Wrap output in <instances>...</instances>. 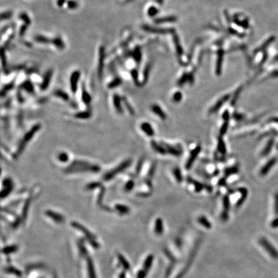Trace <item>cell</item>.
<instances>
[{"label": "cell", "instance_id": "cell-1", "mask_svg": "<svg viewBox=\"0 0 278 278\" xmlns=\"http://www.w3.org/2000/svg\"><path fill=\"white\" fill-rule=\"evenodd\" d=\"M100 170L101 168L98 165L93 164L88 162L77 160L72 162L69 166L64 169V172L67 174L85 173V172L96 173L100 171Z\"/></svg>", "mask_w": 278, "mask_h": 278}, {"label": "cell", "instance_id": "cell-2", "mask_svg": "<svg viewBox=\"0 0 278 278\" xmlns=\"http://www.w3.org/2000/svg\"><path fill=\"white\" fill-rule=\"evenodd\" d=\"M41 125L40 124H39V123L36 124L35 125H33L29 131H28L25 134V135L22 138V140L20 141V142L19 143L16 151L15 152L14 156L16 158L18 157L23 153L26 146V145L28 144V143L32 140L33 137H34L36 133H37V132L41 129Z\"/></svg>", "mask_w": 278, "mask_h": 278}, {"label": "cell", "instance_id": "cell-3", "mask_svg": "<svg viewBox=\"0 0 278 278\" xmlns=\"http://www.w3.org/2000/svg\"><path fill=\"white\" fill-rule=\"evenodd\" d=\"M132 163L131 159H127L122 162H121L118 165H117V167L114 168L113 169H111L110 171H108L107 173H106L102 178L104 181H110L111 180L114 178L118 174L121 173L122 172L124 171L127 168H128L131 164Z\"/></svg>", "mask_w": 278, "mask_h": 278}, {"label": "cell", "instance_id": "cell-4", "mask_svg": "<svg viewBox=\"0 0 278 278\" xmlns=\"http://www.w3.org/2000/svg\"><path fill=\"white\" fill-rule=\"evenodd\" d=\"M81 72L79 70L74 71L70 75V90L73 94H76L78 90V84L80 80Z\"/></svg>", "mask_w": 278, "mask_h": 278}, {"label": "cell", "instance_id": "cell-5", "mask_svg": "<svg viewBox=\"0 0 278 278\" xmlns=\"http://www.w3.org/2000/svg\"><path fill=\"white\" fill-rule=\"evenodd\" d=\"M202 151V147L201 145H198L196 147H195L193 150L191 151L189 156L188 158V160L185 163V168L187 169H189L191 168V167L193 166V165L197 158L198 155L200 154V153Z\"/></svg>", "mask_w": 278, "mask_h": 278}, {"label": "cell", "instance_id": "cell-6", "mask_svg": "<svg viewBox=\"0 0 278 278\" xmlns=\"http://www.w3.org/2000/svg\"><path fill=\"white\" fill-rule=\"evenodd\" d=\"M260 243L262 247L266 250L267 252L270 254V256L274 259L278 258V253L276 249L270 244V243L264 237H261L260 240Z\"/></svg>", "mask_w": 278, "mask_h": 278}, {"label": "cell", "instance_id": "cell-7", "mask_svg": "<svg viewBox=\"0 0 278 278\" xmlns=\"http://www.w3.org/2000/svg\"><path fill=\"white\" fill-rule=\"evenodd\" d=\"M230 98V95L227 94V95H225L222 97H221L220 99H218L217 102L210 108V110L209 111V114H214V113H216V112H217L225 104V103L229 100Z\"/></svg>", "mask_w": 278, "mask_h": 278}, {"label": "cell", "instance_id": "cell-8", "mask_svg": "<svg viewBox=\"0 0 278 278\" xmlns=\"http://www.w3.org/2000/svg\"><path fill=\"white\" fill-rule=\"evenodd\" d=\"M98 77L101 79L103 75V70H104V59H105V54H104V48L103 47H101L99 49V54H98Z\"/></svg>", "mask_w": 278, "mask_h": 278}, {"label": "cell", "instance_id": "cell-9", "mask_svg": "<svg viewBox=\"0 0 278 278\" xmlns=\"http://www.w3.org/2000/svg\"><path fill=\"white\" fill-rule=\"evenodd\" d=\"M71 226L74 228H75L76 229H78L79 230H80V231L82 232V233H83L86 235V236L89 238L90 241L94 240L95 236H94V234H92L90 233V231L88 229H87V228H86L84 226H83V225H81V223H79L75 222H71Z\"/></svg>", "mask_w": 278, "mask_h": 278}, {"label": "cell", "instance_id": "cell-10", "mask_svg": "<svg viewBox=\"0 0 278 278\" xmlns=\"http://www.w3.org/2000/svg\"><path fill=\"white\" fill-rule=\"evenodd\" d=\"M223 210L221 218L223 221H226L229 218V210L230 209V199L227 195H226L223 198Z\"/></svg>", "mask_w": 278, "mask_h": 278}, {"label": "cell", "instance_id": "cell-11", "mask_svg": "<svg viewBox=\"0 0 278 278\" xmlns=\"http://www.w3.org/2000/svg\"><path fill=\"white\" fill-rule=\"evenodd\" d=\"M162 144L163 145V146L164 147L165 150H166L167 153H169L171 155H173L175 156H179L182 153V149L177 148L176 147L173 146V145L165 142H162Z\"/></svg>", "mask_w": 278, "mask_h": 278}, {"label": "cell", "instance_id": "cell-12", "mask_svg": "<svg viewBox=\"0 0 278 278\" xmlns=\"http://www.w3.org/2000/svg\"><path fill=\"white\" fill-rule=\"evenodd\" d=\"M53 75V71L52 70H49L47 71L46 72V74H44L42 83L40 85V89L42 91H44L46 90H47L48 88V86L50 83L51 81V79Z\"/></svg>", "mask_w": 278, "mask_h": 278}, {"label": "cell", "instance_id": "cell-13", "mask_svg": "<svg viewBox=\"0 0 278 278\" xmlns=\"http://www.w3.org/2000/svg\"><path fill=\"white\" fill-rule=\"evenodd\" d=\"M122 102V97L118 95V94H114L113 95V104L114 106V108L116 111L119 114H122L123 113Z\"/></svg>", "mask_w": 278, "mask_h": 278}, {"label": "cell", "instance_id": "cell-14", "mask_svg": "<svg viewBox=\"0 0 278 278\" xmlns=\"http://www.w3.org/2000/svg\"><path fill=\"white\" fill-rule=\"evenodd\" d=\"M141 129L144 133L148 137H152L155 135V132L152 125L147 122H144L141 125Z\"/></svg>", "mask_w": 278, "mask_h": 278}, {"label": "cell", "instance_id": "cell-15", "mask_svg": "<svg viewBox=\"0 0 278 278\" xmlns=\"http://www.w3.org/2000/svg\"><path fill=\"white\" fill-rule=\"evenodd\" d=\"M45 214L57 223H62L64 220V218L63 215L51 210H46Z\"/></svg>", "mask_w": 278, "mask_h": 278}, {"label": "cell", "instance_id": "cell-16", "mask_svg": "<svg viewBox=\"0 0 278 278\" xmlns=\"http://www.w3.org/2000/svg\"><path fill=\"white\" fill-rule=\"evenodd\" d=\"M151 111H153L156 115H157L158 117H160L162 120H165V119H166L167 115L159 105L153 104L151 106Z\"/></svg>", "mask_w": 278, "mask_h": 278}, {"label": "cell", "instance_id": "cell-17", "mask_svg": "<svg viewBox=\"0 0 278 278\" xmlns=\"http://www.w3.org/2000/svg\"><path fill=\"white\" fill-rule=\"evenodd\" d=\"M151 145L153 149L158 153L161 155H165V153H167L166 150H165L162 144L158 143L155 141H152L151 142Z\"/></svg>", "mask_w": 278, "mask_h": 278}, {"label": "cell", "instance_id": "cell-18", "mask_svg": "<svg viewBox=\"0 0 278 278\" xmlns=\"http://www.w3.org/2000/svg\"><path fill=\"white\" fill-rule=\"evenodd\" d=\"M237 191L240 192V193H241V196L240 197V198L239 200H238V201L237 202L236 204V207H240L241 205L244 203L245 200H246V198L247 197V195H248V191L247 190V189L245 188H244V187H240L237 189Z\"/></svg>", "mask_w": 278, "mask_h": 278}, {"label": "cell", "instance_id": "cell-19", "mask_svg": "<svg viewBox=\"0 0 278 278\" xmlns=\"http://www.w3.org/2000/svg\"><path fill=\"white\" fill-rule=\"evenodd\" d=\"M81 99L82 101L84 104H86L87 106H89L91 102V97L90 94L85 89L84 86L82 87V91H81Z\"/></svg>", "mask_w": 278, "mask_h": 278}, {"label": "cell", "instance_id": "cell-20", "mask_svg": "<svg viewBox=\"0 0 278 278\" xmlns=\"http://www.w3.org/2000/svg\"><path fill=\"white\" fill-rule=\"evenodd\" d=\"M54 95L56 97H58L59 98L62 99V100L64 101H68L70 100V96L67 93L65 92L64 91H63L62 90H60V89L55 90L54 91Z\"/></svg>", "mask_w": 278, "mask_h": 278}, {"label": "cell", "instance_id": "cell-21", "mask_svg": "<svg viewBox=\"0 0 278 278\" xmlns=\"http://www.w3.org/2000/svg\"><path fill=\"white\" fill-rule=\"evenodd\" d=\"M87 265L89 273V278H97L94 263H93V261L90 257H88L87 259Z\"/></svg>", "mask_w": 278, "mask_h": 278}, {"label": "cell", "instance_id": "cell-22", "mask_svg": "<svg viewBox=\"0 0 278 278\" xmlns=\"http://www.w3.org/2000/svg\"><path fill=\"white\" fill-rule=\"evenodd\" d=\"M21 87L23 90H25L26 91H27L29 94H33L34 93V85H33L32 83L29 81V80H26L21 85Z\"/></svg>", "mask_w": 278, "mask_h": 278}, {"label": "cell", "instance_id": "cell-23", "mask_svg": "<svg viewBox=\"0 0 278 278\" xmlns=\"http://www.w3.org/2000/svg\"><path fill=\"white\" fill-rule=\"evenodd\" d=\"M155 233L158 235H161L164 233L163 221L161 218H157L155 222Z\"/></svg>", "mask_w": 278, "mask_h": 278}, {"label": "cell", "instance_id": "cell-24", "mask_svg": "<svg viewBox=\"0 0 278 278\" xmlns=\"http://www.w3.org/2000/svg\"><path fill=\"white\" fill-rule=\"evenodd\" d=\"M217 148H218V151H219L222 154L225 155L227 153V148H226V144H225L223 138H222V136H220L219 137H218Z\"/></svg>", "mask_w": 278, "mask_h": 278}, {"label": "cell", "instance_id": "cell-25", "mask_svg": "<svg viewBox=\"0 0 278 278\" xmlns=\"http://www.w3.org/2000/svg\"><path fill=\"white\" fill-rule=\"evenodd\" d=\"M187 181L189 183H192V184L193 185V186H194L195 189V191L197 192V193H199V192L202 191V190L204 188L203 184H202V183L198 182V181H196L195 180H193V178H188Z\"/></svg>", "mask_w": 278, "mask_h": 278}, {"label": "cell", "instance_id": "cell-26", "mask_svg": "<svg viewBox=\"0 0 278 278\" xmlns=\"http://www.w3.org/2000/svg\"><path fill=\"white\" fill-rule=\"evenodd\" d=\"M91 116V112L90 110L77 112L75 114L74 117L79 119H88Z\"/></svg>", "mask_w": 278, "mask_h": 278}, {"label": "cell", "instance_id": "cell-27", "mask_svg": "<svg viewBox=\"0 0 278 278\" xmlns=\"http://www.w3.org/2000/svg\"><path fill=\"white\" fill-rule=\"evenodd\" d=\"M13 188H14V184L9 185V186L3 187V189L1 191V194H0L2 199H3V198L7 197L11 193V192L13 190Z\"/></svg>", "mask_w": 278, "mask_h": 278}, {"label": "cell", "instance_id": "cell-28", "mask_svg": "<svg viewBox=\"0 0 278 278\" xmlns=\"http://www.w3.org/2000/svg\"><path fill=\"white\" fill-rule=\"evenodd\" d=\"M122 83V79L119 77H117L116 78H115L114 79H113V80H112L108 84V88L109 89H114V88H115L118 87H119V86H120Z\"/></svg>", "mask_w": 278, "mask_h": 278}, {"label": "cell", "instance_id": "cell-29", "mask_svg": "<svg viewBox=\"0 0 278 278\" xmlns=\"http://www.w3.org/2000/svg\"><path fill=\"white\" fill-rule=\"evenodd\" d=\"M173 174L176 179V181L178 183H181L183 181V176L181 170L179 168H175L173 170Z\"/></svg>", "mask_w": 278, "mask_h": 278}, {"label": "cell", "instance_id": "cell-30", "mask_svg": "<svg viewBox=\"0 0 278 278\" xmlns=\"http://www.w3.org/2000/svg\"><path fill=\"white\" fill-rule=\"evenodd\" d=\"M153 255H149L146 259H145L144 263V269L146 270L147 272L150 270L151 267L153 264Z\"/></svg>", "mask_w": 278, "mask_h": 278}, {"label": "cell", "instance_id": "cell-31", "mask_svg": "<svg viewBox=\"0 0 278 278\" xmlns=\"http://www.w3.org/2000/svg\"><path fill=\"white\" fill-rule=\"evenodd\" d=\"M274 159H271L268 162H267L265 165H264L263 168H262L261 169V175H264L265 174H267L269 171L270 169L272 168V166L274 165Z\"/></svg>", "mask_w": 278, "mask_h": 278}, {"label": "cell", "instance_id": "cell-32", "mask_svg": "<svg viewBox=\"0 0 278 278\" xmlns=\"http://www.w3.org/2000/svg\"><path fill=\"white\" fill-rule=\"evenodd\" d=\"M57 160L61 163H66L69 160V155L67 152H60L57 156Z\"/></svg>", "mask_w": 278, "mask_h": 278}, {"label": "cell", "instance_id": "cell-33", "mask_svg": "<svg viewBox=\"0 0 278 278\" xmlns=\"http://www.w3.org/2000/svg\"><path fill=\"white\" fill-rule=\"evenodd\" d=\"M198 222H199L202 226H203L204 227H206V229H210L212 227V225L211 223L209 222V221L207 219V218L203 216H200L199 218H198Z\"/></svg>", "mask_w": 278, "mask_h": 278}, {"label": "cell", "instance_id": "cell-34", "mask_svg": "<svg viewBox=\"0 0 278 278\" xmlns=\"http://www.w3.org/2000/svg\"><path fill=\"white\" fill-rule=\"evenodd\" d=\"M115 209L121 214H128L129 212V208L126 206L121 204H116L115 206Z\"/></svg>", "mask_w": 278, "mask_h": 278}, {"label": "cell", "instance_id": "cell-35", "mask_svg": "<svg viewBox=\"0 0 278 278\" xmlns=\"http://www.w3.org/2000/svg\"><path fill=\"white\" fill-rule=\"evenodd\" d=\"M52 43L54 44L56 47L59 49H63L64 48V44L60 37H55L52 39Z\"/></svg>", "mask_w": 278, "mask_h": 278}, {"label": "cell", "instance_id": "cell-36", "mask_svg": "<svg viewBox=\"0 0 278 278\" xmlns=\"http://www.w3.org/2000/svg\"><path fill=\"white\" fill-rule=\"evenodd\" d=\"M14 83H10L8 84H6L5 85V87L2 88V91H1V95L2 97H3L4 95H5L6 94H7V93L10 91L11 90L13 89V88H14Z\"/></svg>", "mask_w": 278, "mask_h": 278}, {"label": "cell", "instance_id": "cell-37", "mask_svg": "<svg viewBox=\"0 0 278 278\" xmlns=\"http://www.w3.org/2000/svg\"><path fill=\"white\" fill-rule=\"evenodd\" d=\"M118 259L120 261L121 263L122 264V266L125 270H129L130 268V265L129 263L128 262V261L125 259V257L121 254H118Z\"/></svg>", "mask_w": 278, "mask_h": 278}, {"label": "cell", "instance_id": "cell-38", "mask_svg": "<svg viewBox=\"0 0 278 278\" xmlns=\"http://www.w3.org/2000/svg\"><path fill=\"white\" fill-rule=\"evenodd\" d=\"M35 40L40 43L43 44H48L50 43H52V39H50L49 38L44 37L43 36H37L35 37Z\"/></svg>", "mask_w": 278, "mask_h": 278}, {"label": "cell", "instance_id": "cell-39", "mask_svg": "<svg viewBox=\"0 0 278 278\" xmlns=\"http://www.w3.org/2000/svg\"><path fill=\"white\" fill-rule=\"evenodd\" d=\"M122 102H123V103H124V104L125 106V107L126 108V109L129 111V113L131 115H135V111H134L133 108H132L131 106L130 105L129 102L127 100V98H125V97H122Z\"/></svg>", "mask_w": 278, "mask_h": 278}, {"label": "cell", "instance_id": "cell-40", "mask_svg": "<svg viewBox=\"0 0 278 278\" xmlns=\"http://www.w3.org/2000/svg\"><path fill=\"white\" fill-rule=\"evenodd\" d=\"M229 120H223V124H222V127L220 128V133L221 136L224 135L227 133L228 128H229Z\"/></svg>", "mask_w": 278, "mask_h": 278}, {"label": "cell", "instance_id": "cell-41", "mask_svg": "<svg viewBox=\"0 0 278 278\" xmlns=\"http://www.w3.org/2000/svg\"><path fill=\"white\" fill-rule=\"evenodd\" d=\"M17 250V246L16 245H11L5 247L2 250V253L3 254H10L12 253H14Z\"/></svg>", "mask_w": 278, "mask_h": 278}, {"label": "cell", "instance_id": "cell-42", "mask_svg": "<svg viewBox=\"0 0 278 278\" xmlns=\"http://www.w3.org/2000/svg\"><path fill=\"white\" fill-rule=\"evenodd\" d=\"M135 181L133 180H129L124 185V190L127 192L131 191L135 187Z\"/></svg>", "mask_w": 278, "mask_h": 278}, {"label": "cell", "instance_id": "cell-43", "mask_svg": "<svg viewBox=\"0 0 278 278\" xmlns=\"http://www.w3.org/2000/svg\"><path fill=\"white\" fill-rule=\"evenodd\" d=\"M238 172V168L236 166L234 167H230L229 168H227L225 171V175L226 176H229L235 174Z\"/></svg>", "mask_w": 278, "mask_h": 278}, {"label": "cell", "instance_id": "cell-44", "mask_svg": "<svg viewBox=\"0 0 278 278\" xmlns=\"http://www.w3.org/2000/svg\"><path fill=\"white\" fill-rule=\"evenodd\" d=\"M102 185L101 183V182H91L89 184H88L87 185V187H86V189H88V190H92V189H94L95 188H97V187H101Z\"/></svg>", "mask_w": 278, "mask_h": 278}, {"label": "cell", "instance_id": "cell-45", "mask_svg": "<svg viewBox=\"0 0 278 278\" xmlns=\"http://www.w3.org/2000/svg\"><path fill=\"white\" fill-rule=\"evenodd\" d=\"M182 99V94L180 91H176L173 95V101L175 102H179Z\"/></svg>", "mask_w": 278, "mask_h": 278}, {"label": "cell", "instance_id": "cell-46", "mask_svg": "<svg viewBox=\"0 0 278 278\" xmlns=\"http://www.w3.org/2000/svg\"><path fill=\"white\" fill-rule=\"evenodd\" d=\"M6 271H7L9 273H13V274H16V276H21L22 275V273L21 271H19V270L16 269V268H14V267H9L6 268Z\"/></svg>", "mask_w": 278, "mask_h": 278}, {"label": "cell", "instance_id": "cell-47", "mask_svg": "<svg viewBox=\"0 0 278 278\" xmlns=\"http://www.w3.org/2000/svg\"><path fill=\"white\" fill-rule=\"evenodd\" d=\"M19 17H20V18L22 19V20L25 23V24L27 25H29L31 23L30 19V18L29 17V16H27V14H20V16H19Z\"/></svg>", "mask_w": 278, "mask_h": 278}, {"label": "cell", "instance_id": "cell-48", "mask_svg": "<svg viewBox=\"0 0 278 278\" xmlns=\"http://www.w3.org/2000/svg\"><path fill=\"white\" fill-rule=\"evenodd\" d=\"M241 88H240L239 90H237V91L236 92V94H234L233 98H232V101H231V105H234L236 102V101H237V99H238V97H239L240 96V92H241Z\"/></svg>", "mask_w": 278, "mask_h": 278}, {"label": "cell", "instance_id": "cell-49", "mask_svg": "<svg viewBox=\"0 0 278 278\" xmlns=\"http://www.w3.org/2000/svg\"><path fill=\"white\" fill-rule=\"evenodd\" d=\"M155 170H156V164H153V165H151V167L150 168L149 171L148 172V176L149 178H151L152 177L154 176V174L155 173Z\"/></svg>", "mask_w": 278, "mask_h": 278}, {"label": "cell", "instance_id": "cell-50", "mask_svg": "<svg viewBox=\"0 0 278 278\" xmlns=\"http://www.w3.org/2000/svg\"><path fill=\"white\" fill-rule=\"evenodd\" d=\"M143 163H144V160L143 159H141L140 160L138 161V162L137 163V167H136V173L137 174H139V173H141L142 168V165H143Z\"/></svg>", "mask_w": 278, "mask_h": 278}, {"label": "cell", "instance_id": "cell-51", "mask_svg": "<svg viewBox=\"0 0 278 278\" xmlns=\"http://www.w3.org/2000/svg\"><path fill=\"white\" fill-rule=\"evenodd\" d=\"M131 76L133 77V81L135 84H139L138 78V72L136 70H133L131 71Z\"/></svg>", "mask_w": 278, "mask_h": 278}, {"label": "cell", "instance_id": "cell-52", "mask_svg": "<svg viewBox=\"0 0 278 278\" xmlns=\"http://www.w3.org/2000/svg\"><path fill=\"white\" fill-rule=\"evenodd\" d=\"M2 185H3V187L9 186V185H13V182H12L11 178H5V179L3 180Z\"/></svg>", "mask_w": 278, "mask_h": 278}, {"label": "cell", "instance_id": "cell-53", "mask_svg": "<svg viewBox=\"0 0 278 278\" xmlns=\"http://www.w3.org/2000/svg\"><path fill=\"white\" fill-rule=\"evenodd\" d=\"M68 7L70 9H76L78 6V3L75 1H68Z\"/></svg>", "mask_w": 278, "mask_h": 278}, {"label": "cell", "instance_id": "cell-54", "mask_svg": "<svg viewBox=\"0 0 278 278\" xmlns=\"http://www.w3.org/2000/svg\"><path fill=\"white\" fill-rule=\"evenodd\" d=\"M12 14L11 12H6L3 13L1 16L2 20H4V19H7L10 18L12 17Z\"/></svg>", "mask_w": 278, "mask_h": 278}, {"label": "cell", "instance_id": "cell-55", "mask_svg": "<svg viewBox=\"0 0 278 278\" xmlns=\"http://www.w3.org/2000/svg\"><path fill=\"white\" fill-rule=\"evenodd\" d=\"M147 274H148L147 271L145 270L144 269H143V270H141L140 272H138L137 278H145V276H146Z\"/></svg>", "mask_w": 278, "mask_h": 278}, {"label": "cell", "instance_id": "cell-56", "mask_svg": "<svg viewBox=\"0 0 278 278\" xmlns=\"http://www.w3.org/2000/svg\"><path fill=\"white\" fill-rule=\"evenodd\" d=\"M29 205H30V200H27L26 202V203L25 205V206L23 207V216L24 217L25 216H26V213H27V211H28V209H29Z\"/></svg>", "mask_w": 278, "mask_h": 278}, {"label": "cell", "instance_id": "cell-57", "mask_svg": "<svg viewBox=\"0 0 278 278\" xmlns=\"http://www.w3.org/2000/svg\"><path fill=\"white\" fill-rule=\"evenodd\" d=\"M28 26H29V25H26V24H25L23 26H21V29H20V30H19V34H20L21 36L25 34V31L26 30V29H27Z\"/></svg>", "mask_w": 278, "mask_h": 278}, {"label": "cell", "instance_id": "cell-58", "mask_svg": "<svg viewBox=\"0 0 278 278\" xmlns=\"http://www.w3.org/2000/svg\"><path fill=\"white\" fill-rule=\"evenodd\" d=\"M275 213L278 214V193L276 195L275 198Z\"/></svg>", "mask_w": 278, "mask_h": 278}, {"label": "cell", "instance_id": "cell-59", "mask_svg": "<svg viewBox=\"0 0 278 278\" xmlns=\"http://www.w3.org/2000/svg\"><path fill=\"white\" fill-rule=\"evenodd\" d=\"M234 118L236 119V120H241V119H242L243 118V116L242 115L240 114H235L234 115Z\"/></svg>", "mask_w": 278, "mask_h": 278}, {"label": "cell", "instance_id": "cell-60", "mask_svg": "<svg viewBox=\"0 0 278 278\" xmlns=\"http://www.w3.org/2000/svg\"><path fill=\"white\" fill-rule=\"evenodd\" d=\"M271 226H272V227H278V218L274 220L272 222V224H271Z\"/></svg>", "mask_w": 278, "mask_h": 278}, {"label": "cell", "instance_id": "cell-61", "mask_svg": "<svg viewBox=\"0 0 278 278\" xmlns=\"http://www.w3.org/2000/svg\"><path fill=\"white\" fill-rule=\"evenodd\" d=\"M65 2H66V0H57V4L59 6H62L65 3Z\"/></svg>", "mask_w": 278, "mask_h": 278}, {"label": "cell", "instance_id": "cell-62", "mask_svg": "<svg viewBox=\"0 0 278 278\" xmlns=\"http://www.w3.org/2000/svg\"><path fill=\"white\" fill-rule=\"evenodd\" d=\"M156 9L155 8H152V9H150L149 10V14L151 15V16H153L154 14H155V13H156Z\"/></svg>", "mask_w": 278, "mask_h": 278}, {"label": "cell", "instance_id": "cell-63", "mask_svg": "<svg viewBox=\"0 0 278 278\" xmlns=\"http://www.w3.org/2000/svg\"><path fill=\"white\" fill-rule=\"evenodd\" d=\"M119 278H125V274L124 272H122L121 275H120V277H119Z\"/></svg>", "mask_w": 278, "mask_h": 278}]
</instances>
